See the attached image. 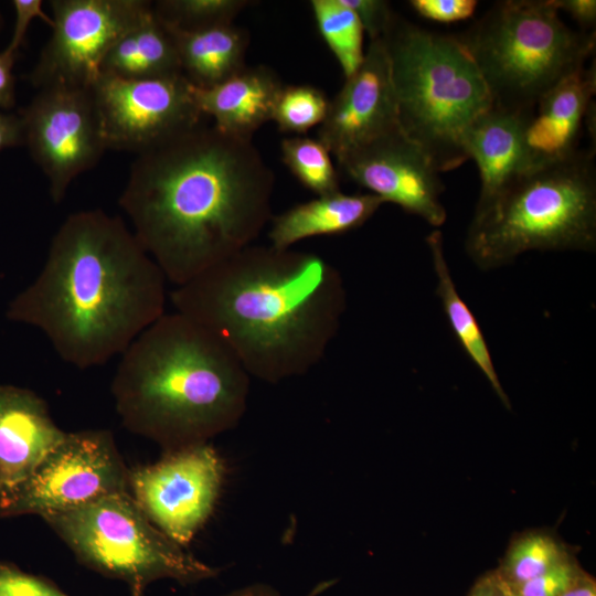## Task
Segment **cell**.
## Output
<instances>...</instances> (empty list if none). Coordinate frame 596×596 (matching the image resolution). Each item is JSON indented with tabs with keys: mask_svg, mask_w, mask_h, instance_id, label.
<instances>
[{
	"mask_svg": "<svg viewBox=\"0 0 596 596\" xmlns=\"http://www.w3.org/2000/svg\"><path fill=\"white\" fill-rule=\"evenodd\" d=\"M224 596H281L280 593L268 584L255 583L235 589Z\"/></svg>",
	"mask_w": 596,
	"mask_h": 596,
	"instance_id": "39",
	"label": "cell"
},
{
	"mask_svg": "<svg viewBox=\"0 0 596 596\" xmlns=\"http://www.w3.org/2000/svg\"><path fill=\"white\" fill-rule=\"evenodd\" d=\"M0 596H67L54 583L0 562Z\"/></svg>",
	"mask_w": 596,
	"mask_h": 596,
	"instance_id": "29",
	"label": "cell"
},
{
	"mask_svg": "<svg viewBox=\"0 0 596 596\" xmlns=\"http://www.w3.org/2000/svg\"><path fill=\"white\" fill-rule=\"evenodd\" d=\"M511 586L501 576L498 570L480 576L470 588L468 596H511Z\"/></svg>",
	"mask_w": 596,
	"mask_h": 596,
	"instance_id": "37",
	"label": "cell"
},
{
	"mask_svg": "<svg viewBox=\"0 0 596 596\" xmlns=\"http://www.w3.org/2000/svg\"><path fill=\"white\" fill-rule=\"evenodd\" d=\"M562 596H596L595 579L583 570L577 574L573 583Z\"/></svg>",
	"mask_w": 596,
	"mask_h": 596,
	"instance_id": "38",
	"label": "cell"
},
{
	"mask_svg": "<svg viewBox=\"0 0 596 596\" xmlns=\"http://www.w3.org/2000/svg\"><path fill=\"white\" fill-rule=\"evenodd\" d=\"M274 184L252 140L202 123L138 155L118 203L177 287L254 244L272 219Z\"/></svg>",
	"mask_w": 596,
	"mask_h": 596,
	"instance_id": "1",
	"label": "cell"
},
{
	"mask_svg": "<svg viewBox=\"0 0 596 596\" xmlns=\"http://www.w3.org/2000/svg\"><path fill=\"white\" fill-rule=\"evenodd\" d=\"M181 74L174 43L152 10L111 46L100 67V75L125 79H151Z\"/></svg>",
	"mask_w": 596,
	"mask_h": 596,
	"instance_id": "22",
	"label": "cell"
},
{
	"mask_svg": "<svg viewBox=\"0 0 596 596\" xmlns=\"http://www.w3.org/2000/svg\"><path fill=\"white\" fill-rule=\"evenodd\" d=\"M408 3L418 15L439 23L467 20L478 6L476 0H411Z\"/></svg>",
	"mask_w": 596,
	"mask_h": 596,
	"instance_id": "32",
	"label": "cell"
},
{
	"mask_svg": "<svg viewBox=\"0 0 596 596\" xmlns=\"http://www.w3.org/2000/svg\"><path fill=\"white\" fill-rule=\"evenodd\" d=\"M52 34L28 75L36 88H91L111 46L152 10L147 0H51Z\"/></svg>",
	"mask_w": 596,
	"mask_h": 596,
	"instance_id": "10",
	"label": "cell"
},
{
	"mask_svg": "<svg viewBox=\"0 0 596 596\" xmlns=\"http://www.w3.org/2000/svg\"><path fill=\"white\" fill-rule=\"evenodd\" d=\"M426 244L437 280L436 295L456 339L468 358L487 379L501 403L510 409V400L500 382L481 327L469 306L459 295L449 270L443 233L439 230H434L426 237Z\"/></svg>",
	"mask_w": 596,
	"mask_h": 596,
	"instance_id": "23",
	"label": "cell"
},
{
	"mask_svg": "<svg viewBox=\"0 0 596 596\" xmlns=\"http://www.w3.org/2000/svg\"><path fill=\"white\" fill-rule=\"evenodd\" d=\"M25 146L24 126L20 114L0 109V151Z\"/></svg>",
	"mask_w": 596,
	"mask_h": 596,
	"instance_id": "35",
	"label": "cell"
},
{
	"mask_svg": "<svg viewBox=\"0 0 596 596\" xmlns=\"http://www.w3.org/2000/svg\"><path fill=\"white\" fill-rule=\"evenodd\" d=\"M551 2L558 12L564 11L570 14L583 28V31L595 26V0H551Z\"/></svg>",
	"mask_w": 596,
	"mask_h": 596,
	"instance_id": "34",
	"label": "cell"
},
{
	"mask_svg": "<svg viewBox=\"0 0 596 596\" xmlns=\"http://www.w3.org/2000/svg\"><path fill=\"white\" fill-rule=\"evenodd\" d=\"M493 107L529 113L560 81L586 65L596 34L567 26L551 0L496 2L458 36Z\"/></svg>",
	"mask_w": 596,
	"mask_h": 596,
	"instance_id": "7",
	"label": "cell"
},
{
	"mask_svg": "<svg viewBox=\"0 0 596 596\" xmlns=\"http://www.w3.org/2000/svg\"><path fill=\"white\" fill-rule=\"evenodd\" d=\"M42 519L83 565L124 582L132 596L159 579L190 585L219 574L157 529L128 490Z\"/></svg>",
	"mask_w": 596,
	"mask_h": 596,
	"instance_id": "8",
	"label": "cell"
},
{
	"mask_svg": "<svg viewBox=\"0 0 596 596\" xmlns=\"http://www.w3.org/2000/svg\"><path fill=\"white\" fill-rule=\"evenodd\" d=\"M581 567L571 557L546 573L512 588L517 596H562Z\"/></svg>",
	"mask_w": 596,
	"mask_h": 596,
	"instance_id": "30",
	"label": "cell"
},
{
	"mask_svg": "<svg viewBox=\"0 0 596 596\" xmlns=\"http://www.w3.org/2000/svg\"><path fill=\"white\" fill-rule=\"evenodd\" d=\"M310 7L323 41L337 58L344 78L353 75L364 58V30L342 0H311Z\"/></svg>",
	"mask_w": 596,
	"mask_h": 596,
	"instance_id": "24",
	"label": "cell"
},
{
	"mask_svg": "<svg viewBox=\"0 0 596 596\" xmlns=\"http://www.w3.org/2000/svg\"><path fill=\"white\" fill-rule=\"evenodd\" d=\"M382 204L372 193L319 195L270 219V245L288 249L306 238L350 232L368 222Z\"/></svg>",
	"mask_w": 596,
	"mask_h": 596,
	"instance_id": "20",
	"label": "cell"
},
{
	"mask_svg": "<svg viewBox=\"0 0 596 596\" xmlns=\"http://www.w3.org/2000/svg\"><path fill=\"white\" fill-rule=\"evenodd\" d=\"M344 174L434 227L447 219L444 184L428 155L401 128L382 135L337 160Z\"/></svg>",
	"mask_w": 596,
	"mask_h": 596,
	"instance_id": "14",
	"label": "cell"
},
{
	"mask_svg": "<svg viewBox=\"0 0 596 596\" xmlns=\"http://www.w3.org/2000/svg\"><path fill=\"white\" fill-rule=\"evenodd\" d=\"M329 106L326 94L311 85L283 86L272 120L283 132L305 134L323 121Z\"/></svg>",
	"mask_w": 596,
	"mask_h": 596,
	"instance_id": "28",
	"label": "cell"
},
{
	"mask_svg": "<svg viewBox=\"0 0 596 596\" xmlns=\"http://www.w3.org/2000/svg\"><path fill=\"white\" fill-rule=\"evenodd\" d=\"M128 471L109 430L67 433L0 508V517L43 518L127 491Z\"/></svg>",
	"mask_w": 596,
	"mask_h": 596,
	"instance_id": "9",
	"label": "cell"
},
{
	"mask_svg": "<svg viewBox=\"0 0 596 596\" xmlns=\"http://www.w3.org/2000/svg\"><path fill=\"white\" fill-rule=\"evenodd\" d=\"M512 590H513V589H512ZM511 596H517V595H515L514 592H513Z\"/></svg>",
	"mask_w": 596,
	"mask_h": 596,
	"instance_id": "41",
	"label": "cell"
},
{
	"mask_svg": "<svg viewBox=\"0 0 596 596\" xmlns=\"http://www.w3.org/2000/svg\"><path fill=\"white\" fill-rule=\"evenodd\" d=\"M33 391L0 386V508L65 438Z\"/></svg>",
	"mask_w": 596,
	"mask_h": 596,
	"instance_id": "17",
	"label": "cell"
},
{
	"mask_svg": "<svg viewBox=\"0 0 596 596\" xmlns=\"http://www.w3.org/2000/svg\"><path fill=\"white\" fill-rule=\"evenodd\" d=\"M249 380L217 336L175 311L120 354L111 393L125 427L169 451L234 428L247 407Z\"/></svg>",
	"mask_w": 596,
	"mask_h": 596,
	"instance_id": "4",
	"label": "cell"
},
{
	"mask_svg": "<svg viewBox=\"0 0 596 596\" xmlns=\"http://www.w3.org/2000/svg\"><path fill=\"white\" fill-rule=\"evenodd\" d=\"M12 6L15 12V23L10 42L4 51L15 55L24 42L29 25L34 19H41L52 28L53 21L43 10L42 0H13Z\"/></svg>",
	"mask_w": 596,
	"mask_h": 596,
	"instance_id": "33",
	"label": "cell"
},
{
	"mask_svg": "<svg viewBox=\"0 0 596 596\" xmlns=\"http://www.w3.org/2000/svg\"><path fill=\"white\" fill-rule=\"evenodd\" d=\"M19 114L25 146L47 179L51 200L58 204L71 183L107 150L91 88H40Z\"/></svg>",
	"mask_w": 596,
	"mask_h": 596,
	"instance_id": "13",
	"label": "cell"
},
{
	"mask_svg": "<svg viewBox=\"0 0 596 596\" xmlns=\"http://www.w3.org/2000/svg\"><path fill=\"white\" fill-rule=\"evenodd\" d=\"M2 25H3V18H2L1 12H0V31L2 29Z\"/></svg>",
	"mask_w": 596,
	"mask_h": 596,
	"instance_id": "40",
	"label": "cell"
},
{
	"mask_svg": "<svg viewBox=\"0 0 596 596\" xmlns=\"http://www.w3.org/2000/svg\"><path fill=\"white\" fill-rule=\"evenodd\" d=\"M400 128L391 67L383 40L370 41L358 71L332 100L318 139L337 160Z\"/></svg>",
	"mask_w": 596,
	"mask_h": 596,
	"instance_id": "15",
	"label": "cell"
},
{
	"mask_svg": "<svg viewBox=\"0 0 596 596\" xmlns=\"http://www.w3.org/2000/svg\"><path fill=\"white\" fill-rule=\"evenodd\" d=\"M596 67L583 66L560 81L536 104L524 131L530 169L575 156L595 114Z\"/></svg>",
	"mask_w": 596,
	"mask_h": 596,
	"instance_id": "16",
	"label": "cell"
},
{
	"mask_svg": "<svg viewBox=\"0 0 596 596\" xmlns=\"http://www.w3.org/2000/svg\"><path fill=\"white\" fill-rule=\"evenodd\" d=\"M91 92L107 150L145 153L195 128L204 117L182 74L151 79L100 75Z\"/></svg>",
	"mask_w": 596,
	"mask_h": 596,
	"instance_id": "11",
	"label": "cell"
},
{
	"mask_svg": "<svg viewBox=\"0 0 596 596\" xmlns=\"http://www.w3.org/2000/svg\"><path fill=\"white\" fill-rule=\"evenodd\" d=\"M387 52L401 130L439 172L468 160L464 140L493 107L488 86L458 36L395 14L381 38Z\"/></svg>",
	"mask_w": 596,
	"mask_h": 596,
	"instance_id": "5",
	"label": "cell"
},
{
	"mask_svg": "<svg viewBox=\"0 0 596 596\" xmlns=\"http://www.w3.org/2000/svg\"><path fill=\"white\" fill-rule=\"evenodd\" d=\"M531 113L492 107L468 130L464 149L467 158L475 160L481 181L476 210L530 169L524 131Z\"/></svg>",
	"mask_w": 596,
	"mask_h": 596,
	"instance_id": "18",
	"label": "cell"
},
{
	"mask_svg": "<svg viewBox=\"0 0 596 596\" xmlns=\"http://www.w3.org/2000/svg\"><path fill=\"white\" fill-rule=\"evenodd\" d=\"M166 283L120 217L83 210L60 225L7 317L41 330L64 362L85 370L120 355L166 313Z\"/></svg>",
	"mask_w": 596,
	"mask_h": 596,
	"instance_id": "3",
	"label": "cell"
},
{
	"mask_svg": "<svg viewBox=\"0 0 596 596\" xmlns=\"http://www.w3.org/2000/svg\"><path fill=\"white\" fill-rule=\"evenodd\" d=\"M225 476L210 443L164 451L152 465L128 471V491L148 520L187 546L212 514Z\"/></svg>",
	"mask_w": 596,
	"mask_h": 596,
	"instance_id": "12",
	"label": "cell"
},
{
	"mask_svg": "<svg viewBox=\"0 0 596 596\" xmlns=\"http://www.w3.org/2000/svg\"><path fill=\"white\" fill-rule=\"evenodd\" d=\"M15 55L0 52V109L7 110L15 104V78L13 65Z\"/></svg>",
	"mask_w": 596,
	"mask_h": 596,
	"instance_id": "36",
	"label": "cell"
},
{
	"mask_svg": "<svg viewBox=\"0 0 596 596\" xmlns=\"http://www.w3.org/2000/svg\"><path fill=\"white\" fill-rule=\"evenodd\" d=\"M162 24L174 43L181 73L193 86L212 87L246 67V30L233 23L195 31Z\"/></svg>",
	"mask_w": 596,
	"mask_h": 596,
	"instance_id": "21",
	"label": "cell"
},
{
	"mask_svg": "<svg viewBox=\"0 0 596 596\" xmlns=\"http://www.w3.org/2000/svg\"><path fill=\"white\" fill-rule=\"evenodd\" d=\"M177 312L217 336L248 375L301 376L324 358L347 308L341 273L322 256L252 244L177 286Z\"/></svg>",
	"mask_w": 596,
	"mask_h": 596,
	"instance_id": "2",
	"label": "cell"
},
{
	"mask_svg": "<svg viewBox=\"0 0 596 596\" xmlns=\"http://www.w3.org/2000/svg\"><path fill=\"white\" fill-rule=\"evenodd\" d=\"M342 1L355 13L370 41L383 38L396 14L385 0Z\"/></svg>",
	"mask_w": 596,
	"mask_h": 596,
	"instance_id": "31",
	"label": "cell"
},
{
	"mask_svg": "<svg viewBox=\"0 0 596 596\" xmlns=\"http://www.w3.org/2000/svg\"><path fill=\"white\" fill-rule=\"evenodd\" d=\"M570 558L556 539L542 532H531L517 539L498 568L511 588L535 578Z\"/></svg>",
	"mask_w": 596,
	"mask_h": 596,
	"instance_id": "26",
	"label": "cell"
},
{
	"mask_svg": "<svg viewBox=\"0 0 596 596\" xmlns=\"http://www.w3.org/2000/svg\"><path fill=\"white\" fill-rule=\"evenodd\" d=\"M595 150L531 168L475 210L465 247L482 270L513 263L529 251L596 248Z\"/></svg>",
	"mask_w": 596,
	"mask_h": 596,
	"instance_id": "6",
	"label": "cell"
},
{
	"mask_svg": "<svg viewBox=\"0 0 596 596\" xmlns=\"http://www.w3.org/2000/svg\"><path fill=\"white\" fill-rule=\"evenodd\" d=\"M281 159L298 181L317 196L340 191L330 151L317 138L295 136L280 145Z\"/></svg>",
	"mask_w": 596,
	"mask_h": 596,
	"instance_id": "25",
	"label": "cell"
},
{
	"mask_svg": "<svg viewBox=\"0 0 596 596\" xmlns=\"http://www.w3.org/2000/svg\"><path fill=\"white\" fill-rule=\"evenodd\" d=\"M283 86L270 68L256 66L212 87L192 85V91L202 115L211 117L220 131L252 140L254 132L272 120Z\"/></svg>",
	"mask_w": 596,
	"mask_h": 596,
	"instance_id": "19",
	"label": "cell"
},
{
	"mask_svg": "<svg viewBox=\"0 0 596 596\" xmlns=\"http://www.w3.org/2000/svg\"><path fill=\"white\" fill-rule=\"evenodd\" d=\"M253 4L247 0H158L152 11L164 24L185 31L232 24L236 15Z\"/></svg>",
	"mask_w": 596,
	"mask_h": 596,
	"instance_id": "27",
	"label": "cell"
}]
</instances>
